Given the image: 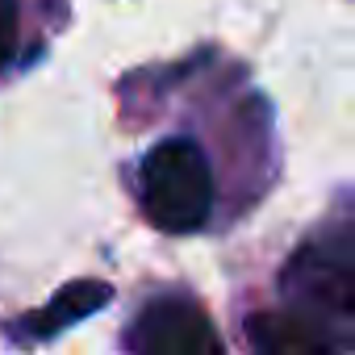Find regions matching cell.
Returning a JSON list of instances; mask_svg holds the SVG:
<instances>
[{"label":"cell","mask_w":355,"mask_h":355,"mask_svg":"<svg viewBox=\"0 0 355 355\" xmlns=\"http://www.w3.org/2000/svg\"><path fill=\"white\" fill-rule=\"evenodd\" d=\"M146 218L167 234H189L205 226L214 209V175L193 138H167L142 159Z\"/></svg>","instance_id":"obj_1"},{"label":"cell","mask_w":355,"mask_h":355,"mask_svg":"<svg viewBox=\"0 0 355 355\" xmlns=\"http://www.w3.org/2000/svg\"><path fill=\"white\" fill-rule=\"evenodd\" d=\"M130 347L134 355H226L209 318L184 297L150 301L130 326Z\"/></svg>","instance_id":"obj_2"},{"label":"cell","mask_w":355,"mask_h":355,"mask_svg":"<svg viewBox=\"0 0 355 355\" xmlns=\"http://www.w3.org/2000/svg\"><path fill=\"white\" fill-rule=\"evenodd\" d=\"M247 334L259 355H338L313 322H305L301 313H288V309L255 313L247 322Z\"/></svg>","instance_id":"obj_3"},{"label":"cell","mask_w":355,"mask_h":355,"mask_svg":"<svg viewBox=\"0 0 355 355\" xmlns=\"http://www.w3.org/2000/svg\"><path fill=\"white\" fill-rule=\"evenodd\" d=\"M109 297H113V288H109L105 280H71V284L59 288L26 326H30L38 338H51V334H59V330H67V326L92 318V313H101V309L109 305Z\"/></svg>","instance_id":"obj_4"},{"label":"cell","mask_w":355,"mask_h":355,"mask_svg":"<svg viewBox=\"0 0 355 355\" xmlns=\"http://www.w3.org/2000/svg\"><path fill=\"white\" fill-rule=\"evenodd\" d=\"M17 51V0H0V67Z\"/></svg>","instance_id":"obj_5"}]
</instances>
